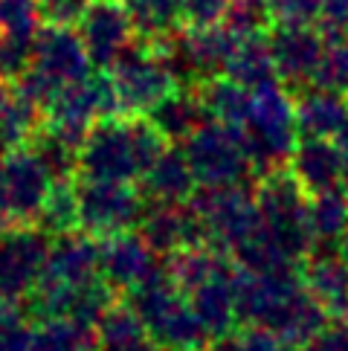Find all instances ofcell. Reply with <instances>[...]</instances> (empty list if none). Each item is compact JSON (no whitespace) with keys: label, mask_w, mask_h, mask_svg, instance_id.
I'll use <instances>...</instances> for the list:
<instances>
[{"label":"cell","mask_w":348,"mask_h":351,"mask_svg":"<svg viewBox=\"0 0 348 351\" xmlns=\"http://www.w3.org/2000/svg\"><path fill=\"white\" fill-rule=\"evenodd\" d=\"M235 299L241 325L264 328L296 348L314 340L331 319L308 293L299 267L276 273H250L238 267Z\"/></svg>","instance_id":"6da1fadb"},{"label":"cell","mask_w":348,"mask_h":351,"mask_svg":"<svg viewBox=\"0 0 348 351\" xmlns=\"http://www.w3.org/2000/svg\"><path fill=\"white\" fill-rule=\"evenodd\" d=\"M166 145L169 143L145 117L122 114L102 119L87 131L79 148V178L136 183L166 152Z\"/></svg>","instance_id":"7a4b0ae2"},{"label":"cell","mask_w":348,"mask_h":351,"mask_svg":"<svg viewBox=\"0 0 348 351\" xmlns=\"http://www.w3.org/2000/svg\"><path fill=\"white\" fill-rule=\"evenodd\" d=\"M125 305L145 322L157 346L163 351H212V340L195 317L189 299L171 282L166 267L134 287L125 296Z\"/></svg>","instance_id":"3957f363"},{"label":"cell","mask_w":348,"mask_h":351,"mask_svg":"<svg viewBox=\"0 0 348 351\" xmlns=\"http://www.w3.org/2000/svg\"><path fill=\"white\" fill-rule=\"evenodd\" d=\"M241 140L247 157L253 162V174H264L284 169L290 160L296 143H299V128H296V105L293 96L284 90L282 82H273L253 90L250 114L241 125Z\"/></svg>","instance_id":"277c9868"},{"label":"cell","mask_w":348,"mask_h":351,"mask_svg":"<svg viewBox=\"0 0 348 351\" xmlns=\"http://www.w3.org/2000/svg\"><path fill=\"white\" fill-rule=\"evenodd\" d=\"M93 70V61L87 56L79 29L73 23H44L32 41V64L18 84V90L32 99L41 110H47L61 87L79 82Z\"/></svg>","instance_id":"5b68a950"},{"label":"cell","mask_w":348,"mask_h":351,"mask_svg":"<svg viewBox=\"0 0 348 351\" xmlns=\"http://www.w3.org/2000/svg\"><path fill=\"white\" fill-rule=\"evenodd\" d=\"M256 204L261 215V227L267 238L284 256L302 267V261L314 253V232H310V195L302 189L288 169H276L258 178Z\"/></svg>","instance_id":"8992f818"},{"label":"cell","mask_w":348,"mask_h":351,"mask_svg":"<svg viewBox=\"0 0 348 351\" xmlns=\"http://www.w3.org/2000/svg\"><path fill=\"white\" fill-rule=\"evenodd\" d=\"M203 232V244L223 256H235L261 232L256 192L247 186H218L201 189L189 200Z\"/></svg>","instance_id":"52a82bcc"},{"label":"cell","mask_w":348,"mask_h":351,"mask_svg":"<svg viewBox=\"0 0 348 351\" xmlns=\"http://www.w3.org/2000/svg\"><path fill=\"white\" fill-rule=\"evenodd\" d=\"M110 117H122L114 79L105 70H90L79 82L64 84L49 99L44 110V128L82 148L87 131Z\"/></svg>","instance_id":"ba28073f"},{"label":"cell","mask_w":348,"mask_h":351,"mask_svg":"<svg viewBox=\"0 0 348 351\" xmlns=\"http://www.w3.org/2000/svg\"><path fill=\"white\" fill-rule=\"evenodd\" d=\"M108 73L114 79L122 114L131 117H145L157 102H163L174 87H180L166 53L148 41H136L134 47H128L108 67Z\"/></svg>","instance_id":"9c48e42d"},{"label":"cell","mask_w":348,"mask_h":351,"mask_svg":"<svg viewBox=\"0 0 348 351\" xmlns=\"http://www.w3.org/2000/svg\"><path fill=\"white\" fill-rule=\"evenodd\" d=\"M183 152L189 157L197 186H206V189L244 186L247 178H253V162L247 157L241 134L221 122L209 119L206 125H201L183 143Z\"/></svg>","instance_id":"30bf717a"},{"label":"cell","mask_w":348,"mask_h":351,"mask_svg":"<svg viewBox=\"0 0 348 351\" xmlns=\"http://www.w3.org/2000/svg\"><path fill=\"white\" fill-rule=\"evenodd\" d=\"M76 197H79V230L93 238H108L116 232L136 230L148 209V197L134 183L76 178Z\"/></svg>","instance_id":"8fae6325"},{"label":"cell","mask_w":348,"mask_h":351,"mask_svg":"<svg viewBox=\"0 0 348 351\" xmlns=\"http://www.w3.org/2000/svg\"><path fill=\"white\" fill-rule=\"evenodd\" d=\"M53 238L38 223L0 230V296L27 302L38 287Z\"/></svg>","instance_id":"7c38bea8"},{"label":"cell","mask_w":348,"mask_h":351,"mask_svg":"<svg viewBox=\"0 0 348 351\" xmlns=\"http://www.w3.org/2000/svg\"><path fill=\"white\" fill-rule=\"evenodd\" d=\"M276 76L296 93L305 87H314L316 73L325 58L328 38L319 32V27H273L267 35Z\"/></svg>","instance_id":"4fadbf2b"},{"label":"cell","mask_w":348,"mask_h":351,"mask_svg":"<svg viewBox=\"0 0 348 351\" xmlns=\"http://www.w3.org/2000/svg\"><path fill=\"white\" fill-rule=\"evenodd\" d=\"M3 169V183H6V197H9V212L12 221L18 223H38L41 209L53 189V174L47 171L41 157L32 152L29 145L12 148L0 160Z\"/></svg>","instance_id":"5bb4252c"},{"label":"cell","mask_w":348,"mask_h":351,"mask_svg":"<svg viewBox=\"0 0 348 351\" xmlns=\"http://www.w3.org/2000/svg\"><path fill=\"white\" fill-rule=\"evenodd\" d=\"M235 282H238V265H235L232 258H227L212 276H206L203 282H197L195 287H189V291L183 293L189 299L195 317L201 319L203 331L209 334L212 346L227 340L229 334L241 328Z\"/></svg>","instance_id":"9a60e30c"},{"label":"cell","mask_w":348,"mask_h":351,"mask_svg":"<svg viewBox=\"0 0 348 351\" xmlns=\"http://www.w3.org/2000/svg\"><path fill=\"white\" fill-rule=\"evenodd\" d=\"M76 29L99 70H108L128 47L136 44L131 18L119 0H90L76 21Z\"/></svg>","instance_id":"2e32d148"},{"label":"cell","mask_w":348,"mask_h":351,"mask_svg":"<svg viewBox=\"0 0 348 351\" xmlns=\"http://www.w3.org/2000/svg\"><path fill=\"white\" fill-rule=\"evenodd\" d=\"M99 267H102V279L110 291L125 296L160 270L157 253L136 230L99 238Z\"/></svg>","instance_id":"e0dca14e"},{"label":"cell","mask_w":348,"mask_h":351,"mask_svg":"<svg viewBox=\"0 0 348 351\" xmlns=\"http://www.w3.org/2000/svg\"><path fill=\"white\" fill-rule=\"evenodd\" d=\"M136 232L145 238V244L157 256L169 258L180 250L203 244L201 223H197V215L189 204H148Z\"/></svg>","instance_id":"ac0fdd59"},{"label":"cell","mask_w":348,"mask_h":351,"mask_svg":"<svg viewBox=\"0 0 348 351\" xmlns=\"http://www.w3.org/2000/svg\"><path fill=\"white\" fill-rule=\"evenodd\" d=\"M302 282L308 293L316 299V305L328 313L331 319H348V267L337 258L334 247H314L302 261Z\"/></svg>","instance_id":"d6986e66"},{"label":"cell","mask_w":348,"mask_h":351,"mask_svg":"<svg viewBox=\"0 0 348 351\" xmlns=\"http://www.w3.org/2000/svg\"><path fill=\"white\" fill-rule=\"evenodd\" d=\"M288 171L314 197L331 189H343L345 166L334 140H299L288 160Z\"/></svg>","instance_id":"ffe728a7"},{"label":"cell","mask_w":348,"mask_h":351,"mask_svg":"<svg viewBox=\"0 0 348 351\" xmlns=\"http://www.w3.org/2000/svg\"><path fill=\"white\" fill-rule=\"evenodd\" d=\"M145 119L154 125L169 145H177V143L183 145L201 125L209 122V114H206L201 90L192 84H180V87H174L163 102H157L148 110Z\"/></svg>","instance_id":"44dd1931"},{"label":"cell","mask_w":348,"mask_h":351,"mask_svg":"<svg viewBox=\"0 0 348 351\" xmlns=\"http://www.w3.org/2000/svg\"><path fill=\"white\" fill-rule=\"evenodd\" d=\"M140 183L148 204H189L197 192L195 171L180 145H166V152L151 162Z\"/></svg>","instance_id":"7402d4cb"},{"label":"cell","mask_w":348,"mask_h":351,"mask_svg":"<svg viewBox=\"0 0 348 351\" xmlns=\"http://www.w3.org/2000/svg\"><path fill=\"white\" fill-rule=\"evenodd\" d=\"M293 105L299 140H334L348 119V96L328 87H305Z\"/></svg>","instance_id":"603a6c76"},{"label":"cell","mask_w":348,"mask_h":351,"mask_svg":"<svg viewBox=\"0 0 348 351\" xmlns=\"http://www.w3.org/2000/svg\"><path fill=\"white\" fill-rule=\"evenodd\" d=\"M96 351H163L125 302H114L96 322Z\"/></svg>","instance_id":"cb8c5ba5"},{"label":"cell","mask_w":348,"mask_h":351,"mask_svg":"<svg viewBox=\"0 0 348 351\" xmlns=\"http://www.w3.org/2000/svg\"><path fill=\"white\" fill-rule=\"evenodd\" d=\"M140 41L166 44L186 29L180 0H119Z\"/></svg>","instance_id":"d4e9b609"},{"label":"cell","mask_w":348,"mask_h":351,"mask_svg":"<svg viewBox=\"0 0 348 351\" xmlns=\"http://www.w3.org/2000/svg\"><path fill=\"white\" fill-rule=\"evenodd\" d=\"M223 76L244 84V87H250V90H258V87H264V84L279 82L270 44H267V35L264 38H244V41H238L227 70H223Z\"/></svg>","instance_id":"484cf974"},{"label":"cell","mask_w":348,"mask_h":351,"mask_svg":"<svg viewBox=\"0 0 348 351\" xmlns=\"http://www.w3.org/2000/svg\"><path fill=\"white\" fill-rule=\"evenodd\" d=\"M29 351H96V328L76 319H38L29 325Z\"/></svg>","instance_id":"4316f807"},{"label":"cell","mask_w":348,"mask_h":351,"mask_svg":"<svg viewBox=\"0 0 348 351\" xmlns=\"http://www.w3.org/2000/svg\"><path fill=\"white\" fill-rule=\"evenodd\" d=\"M310 232L316 247H334L348 230V192L331 189L310 197Z\"/></svg>","instance_id":"83f0119b"},{"label":"cell","mask_w":348,"mask_h":351,"mask_svg":"<svg viewBox=\"0 0 348 351\" xmlns=\"http://www.w3.org/2000/svg\"><path fill=\"white\" fill-rule=\"evenodd\" d=\"M38 227L49 235H64L79 230V197H76V178L73 180H55L49 197L41 209Z\"/></svg>","instance_id":"f1b7e54d"},{"label":"cell","mask_w":348,"mask_h":351,"mask_svg":"<svg viewBox=\"0 0 348 351\" xmlns=\"http://www.w3.org/2000/svg\"><path fill=\"white\" fill-rule=\"evenodd\" d=\"M223 27H227L235 38H264L273 23L270 0H229L227 15H223Z\"/></svg>","instance_id":"f546056e"},{"label":"cell","mask_w":348,"mask_h":351,"mask_svg":"<svg viewBox=\"0 0 348 351\" xmlns=\"http://www.w3.org/2000/svg\"><path fill=\"white\" fill-rule=\"evenodd\" d=\"M44 23L38 0H0V35L35 38Z\"/></svg>","instance_id":"4dcf8cb0"},{"label":"cell","mask_w":348,"mask_h":351,"mask_svg":"<svg viewBox=\"0 0 348 351\" xmlns=\"http://www.w3.org/2000/svg\"><path fill=\"white\" fill-rule=\"evenodd\" d=\"M314 87H328V90L348 96V38H328Z\"/></svg>","instance_id":"1f68e13d"},{"label":"cell","mask_w":348,"mask_h":351,"mask_svg":"<svg viewBox=\"0 0 348 351\" xmlns=\"http://www.w3.org/2000/svg\"><path fill=\"white\" fill-rule=\"evenodd\" d=\"M32 41L35 38H15L0 35V82L18 84L32 64Z\"/></svg>","instance_id":"d6a6232c"},{"label":"cell","mask_w":348,"mask_h":351,"mask_svg":"<svg viewBox=\"0 0 348 351\" xmlns=\"http://www.w3.org/2000/svg\"><path fill=\"white\" fill-rule=\"evenodd\" d=\"M212 351H299L296 346L279 340L276 334H270L264 328H253V325H241L235 334H229L227 340L215 343Z\"/></svg>","instance_id":"836d02e7"},{"label":"cell","mask_w":348,"mask_h":351,"mask_svg":"<svg viewBox=\"0 0 348 351\" xmlns=\"http://www.w3.org/2000/svg\"><path fill=\"white\" fill-rule=\"evenodd\" d=\"M325 0H270L273 23L279 27H316Z\"/></svg>","instance_id":"e575fe53"},{"label":"cell","mask_w":348,"mask_h":351,"mask_svg":"<svg viewBox=\"0 0 348 351\" xmlns=\"http://www.w3.org/2000/svg\"><path fill=\"white\" fill-rule=\"evenodd\" d=\"M183 6V18L189 29H206V27H218L223 23L229 0H180Z\"/></svg>","instance_id":"d590c367"},{"label":"cell","mask_w":348,"mask_h":351,"mask_svg":"<svg viewBox=\"0 0 348 351\" xmlns=\"http://www.w3.org/2000/svg\"><path fill=\"white\" fill-rule=\"evenodd\" d=\"M299 351H348V325L345 322L325 325V328L310 343H305Z\"/></svg>","instance_id":"8d00e7d4"},{"label":"cell","mask_w":348,"mask_h":351,"mask_svg":"<svg viewBox=\"0 0 348 351\" xmlns=\"http://www.w3.org/2000/svg\"><path fill=\"white\" fill-rule=\"evenodd\" d=\"M47 23H76L90 0H38Z\"/></svg>","instance_id":"74e56055"},{"label":"cell","mask_w":348,"mask_h":351,"mask_svg":"<svg viewBox=\"0 0 348 351\" xmlns=\"http://www.w3.org/2000/svg\"><path fill=\"white\" fill-rule=\"evenodd\" d=\"M6 227H15V221H12V212H9V197H6L3 169H0V230H6Z\"/></svg>","instance_id":"f35d334b"},{"label":"cell","mask_w":348,"mask_h":351,"mask_svg":"<svg viewBox=\"0 0 348 351\" xmlns=\"http://www.w3.org/2000/svg\"><path fill=\"white\" fill-rule=\"evenodd\" d=\"M334 143H337V148H340V154H343V166H345V178H343V189H348V119H345V125L340 128V134L334 136Z\"/></svg>","instance_id":"ab89813d"},{"label":"cell","mask_w":348,"mask_h":351,"mask_svg":"<svg viewBox=\"0 0 348 351\" xmlns=\"http://www.w3.org/2000/svg\"><path fill=\"white\" fill-rule=\"evenodd\" d=\"M334 253H337V258L343 261V265L348 267V230H345V235L340 238L337 244H334Z\"/></svg>","instance_id":"60d3db41"},{"label":"cell","mask_w":348,"mask_h":351,"mask_svg":"<svg viewBox=\"0 0 348 351\" xmlns=\"http://www.w3.org/2000/svg\"><path fill=\"white\" fill-rule=\"evenodd\" d=\"M9 96H12V84L0 82V114H3V108H6V102H9Z\"/></svg>","instance_id":"b9f144b4"},{"label":"cell","mask_w":348,"mask_h":351,"mask_svg":"<svg viewBox=\"0 0 348 351\" xmlns=\"http://www.w3.org/2000/svg\"><path fill=\"white\" fill-rule=\"evenodd\" d=\"M345 38H348V32H345Z\"/></svg>","instance_id":"7bdbcfd3"},{"label":"cell","mask_w":348,"mask_h":351,"mask_svg":"<svg viewBox=\"0 0 348 351\" xmlns=\"http://www.w3.org/2000/svg\"><path fill=\"white\" fill-rule=\"evenodd\" d=\"M345 192H348V189H345Z\"/></svg>","instance_id":"ee69618b"}]
</instances>
